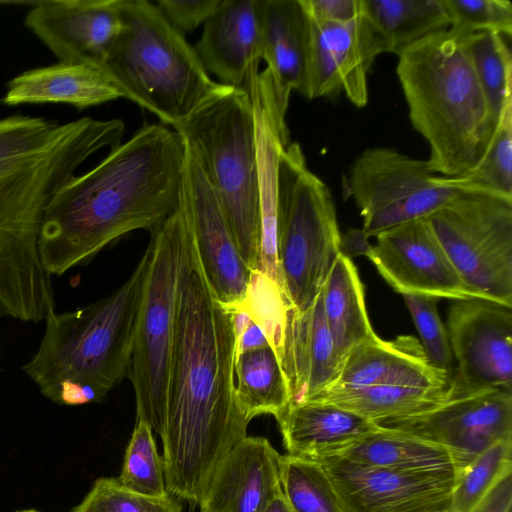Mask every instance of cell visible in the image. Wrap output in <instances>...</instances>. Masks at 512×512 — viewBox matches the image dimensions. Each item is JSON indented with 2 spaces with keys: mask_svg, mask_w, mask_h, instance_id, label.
Wrapping results in <instances>:
<instances>
[{
  "mask_svg": "<svg viewBox=\"0 0 512 512\" xmlns=\"http://www.w3.org/2000/svg\"><path fill=\"white\" fill-rule=\"evenodd\" d=\"M179 203L218 302L229 312H245L251 270L212 186L187 148Z\"/></svg>",
  "mask_w": 512,
  "mask_h": 512,
  "instance_id": "4fadbf2b",
  "label": "cell"
},
{
  "mask_svg": "<svg viewBox=\"0 0 512 512\" xmlns=\"http://www.w3.org/2000/svg\"><path fill=\"white\" fill-rule=\"evenodd\" d=\"M287 454L316 460L371 432L377 423L323 402L292 403L276 419Z\"/></svg>",
  "mask_w": 512,
  "mask_h": 512,
  "instance_id": "d4e9b609",
  "label": "cell"
},
{
  "mask_svg": "<svg viewBox=\"0 0 512 512\" xmlns=\"http://www.w3.org/2000/svg\"><path fill=\"white\" fill-rule=\"evenodd\" d=\"M124 131L120 119H0V317L39 322L55 310L38 248L45 209L87 160L119 145Z\"/></svg>",
  "mask_w": 512,
  "mask_h": 512,
  "instance_id": "7a4b0ae2",
  "label": "cell"
},
{
  "mask_svg": "<svg viewBox=\"0 0 512 512\" xmlns=\"http://www.w3.org/2000/svg\"><path fill=\"white\" fill-rule=\"evenodd\" d=\"M428 219L466 285L512 306V199L468 192Z\"/></svg>",
  "mask_w": 512,
  "mask_h": 512,
  "instance_id": "8fae6325",
  "label": "cell"
},
{
  "mask_svg": "<svg viewBox=\"0 0 512 512\" xmlns=\"http://www.w3.org/2000/svg\"><path fill=\"white\" fill-rule=\"evenodd\" d=\"M307 16L320 22H347L362 15V0H301Z\"/></svg>",
  "mask_w": 512,
  "mask_h": 512,
  "instance_id": "60d3db41",
  "label": "cell"
},
{
  "mask_svg": "<svg viewBox=\"0 0 512 512\" xmlns=\"http://www.w3.org/2000/svg\"><path fill=\"white\" fill-rule=\"evenodd\" d=\"M121 28L102 67L123 92L172 127L229 86L212 80L198 54L156 4L120 0Z\"/></svg>",
  "mask_w": 512,
  "mask_h": 512,
  "instance_id": "8992f818",
  "label": "cell"
},
{
  "mask_svg": "<svg viewBox=\"0 0 512 512\" xmlns=\"http://www.w3.org/2000/svg\"><path fill=\"white\" fill-rule=\"evenodd\" d=\"M279 478L283 495L294 512H344L318 461L280 455Z\"/></svg>",
  "mask_w": 512,
  "mask_h": 512,
  "instance_id": "1f68e13d",
  "label": "cell"
},
{
  "mask_svg": "<svg viewBox=\"0 0 512 512\" xmlns=\"http://www.w3.org/2000/svg\"><path fill=\"white\" fill-rule=\"evenodd\" d=\"M25 26L59 60L102 67L121 28L120 0H40Z\"/></svg>",
  "mask_w": 512,
  "mask_h": 512,
  "instance_id": "ac0fdd59",
  "label": "cell"
},
{
  "mask_svg": "<svg viewBox=\"0 0 512 512\" xmlns=\"http://www.w3.org/2000/svg\"><path fill=\"white\" fill-rule=\"evenodd\" d=\"M119 98L125 96L103 67L58 62L26 70L12 78L1 103L7 106L61 103L81 110Z\"/></svg>",
  "mask_w": 512,
  "mask_h": 512,
  "instance_id": "cb8c5ba5",
  "label": "cell"
},
{
  "mask_svg": "<svg viewBox=\"0 0 512 512\" xmlns=\"http://www.w3.org/2000/svg\"><path fill=\"white\" fill-rule=\"evenodd\" d=\"M377 424L441 445L466 466L493 444L512 437V391L450 399L424 413Z\"/></svg>",
  "mask_w": 512,
  "mask_h": 512,
  "instance_id": "e0dca14e",
  "label": "cell"
},
{
  "mask_svg": "<svg viewBox=\"0 0 512 512\" xmlns=\"http://www.w3.org/2000/svg\"><path fill=\"white\" fill-rule=\"evenodd\" d=\"M323 311L335 353H348L375 334L365 305L364 288L351 258L340 252L321 288Z\"/></svg>",
  "mask_w": 512,
  "mask_h": 512,
  "instance_id": "4316f807",
  "label": "cell"
},
{
  "mask_svg": "<svg viewBox=\"0 0 512 512\" xmlns=\"http://www.w3.org/2000/svg\"><path fill=\"white\" fill-rule=\"evenodd\" d=\"M342 245L331 191L308 169L300 145L290 141L278 166V263L291 308L303 312L311 305Z\"/></svg>",
  "mask_w": 512,
  "mask_h": 512,
  "instance_id": "ba28073f",
  "label": "cell"
},
{
  "mask_svg": "<svg viewBox=\"0 0 512 512\" xmlns=\"http://www.w3.org/2000/svg\"><path fill=\"white\" fill-rule=\"evenodd\" d=\"M262 71L279 110L286 114L292 91H300L305 74L309 20L301 0H261Z\"/></svg>",
  "mask_w": 512,
  "mask_h": 512,
  "instance_id": "603a6c76",
  "label": "cell"
},
{
  "mask_svg": "<svg viewBox=\"0 0 512 512\" xmlns=\"http://www.w3.org/2000/svg\"><path fill=\"white\" fill-rule=\"evenodd\" d=\"M512 437L475 457L459 473L448 512H474L496 484L512 474Z\"/></svg>",
  "mask_w": 512,
  "mask_h": 512,
  "instance_id": "d6a6232c",
  "label": "cell"
},
{
  "mask_svg": "<svg viewBox=\"0 0 512 512\" xmlns=\"http://www.w3.org/2000/svg\"><path fill=\"white\" fill-rule=\"evenodd\" d=\"M430 512H448V508L447 509L434 510V511H430Z\"/></svg>",
  "mask_w": 512,
  "mask_h": 512,
  "instance_id": "bcb514c9",
  "label": "cell"
},
{
  "mask_svg": "<svg viewBox=\"0 0 512 512\" xmlns=\"http://www.w3.org/2000/svg\"><path fill=\"white\" fill-rule=\"evenodd\" d=\"M173 128L212 186L245 264L257 270L260 184L249 92L229 86Z\"/></svg>",
  "mask_w": 512,
  "mask_h": 512,
  "instance_id": "52a82bcc",
  "label": "cell"
},
{
  "mask_svg": "<svg viewBox=\"0 0 512 512\" xmlns=\"http://www.w3.org/2000/svg\"><path fill=\"white\" fill-rule=\"evenodd\" d=\"M446 330L457 364L446 400L512 391V306L479 298L457 300L448 311Z\"/></svg>",
  "mask_w": 512,
  "mask_h": 512,
  "instance_id": "7c38bea8",
  "label": "cell"
},
{
  "mask_svg": "<svg viewBox=\"0 0 512 512\" xmlns=\"http://www.w3.org/2000/svg\"><path fill=\"white\" fill-rule=\"evenodd\" d=\"M344 187L363 218L360 231L366 239L428 218L463 194L482 191L463 177L433 173L426 160L381 146L367 148L354 159Z\"/></svg>",
  "mask_w": 512,
  "mask_h": 512,
  "instance_id": "30bf717a",
  "label": "cell"
},
{
  "mask_svg": "<svg viewBox=\"0 0 512 512\" xmlns=\"http://www.w3.org/2000/svg\"><path fill=\"white\" fill-rule=\"evenodd\" d=\"M186 147L160 124H144L48 203L38 248L46 272L60 276L122 236L160 226L178 207Z\"/></svg>",
  "mask_w": 512,
  "mask_h": 512,
  "instance_id": "3957f363",
  "label": "cell"
},
{
  "mask_svg": "<svg viewBox=\"0 0 512 512\" xmlns=\"http://www.w3.org/2000/svg\"><path fill=\"white\" fill-rule=\"evenodd\" d=\"M288 306L282 291L274 282L259 270L251 271L245 312L261 328L277 355Z\"/></svg>",
  "mask_w": 512,
  "mask_h": 512,
  "instance_id": "74e56055",
  "label": "cell"
},
{
  "mask_svg": "<svg viewBox=\"0 0 512 512\" xmlns=\"http://www.w3.org/2000/svg\"><path fill=\"white\" fill-rule=\"evenodd\" d=\"M176 497H152L134 492L118 478H98L88 494L71 512H181Z\"/></svg>",
  "mask_w": 512,
  "mask_h": 512,
  "instance_id": "d590c367",
  "label": "cell"
},
{
  "mask_svg": "<svg viewBox=\"0 0 512 512\" xmlns=\"http://www.w3.org/2000/svg\"><path fill=\"white\" fill-rule=\"evenodd\" d=\"M222 0H158L156 6L165 19L182 35L204 24Z\"/></svg>",
  "mask_w": 512,
  "mask_h": 512,
  "instance_id": "ab89813d",
  "label": "cell"
},
{
  "mask_svg": "<svg viewBox=\"0 0 512 512\" xmlns=\"http://www.w3.org/2000/svg\"><path fill=\"white\" fill-rule=\"evenodd\" d=\"M262 512H294V510L288 504L281 489V491L267 504Z\"/></svg>",
  "mask_w": 512,
  "mask_h": 512,
  "instance_id": "ee69618b",
  "label": "cell"
},
{
  "mask_svg": "<svg viewBox=\"0 0 512 512\" xmlns=\"http://www.w3.org/2000/svg\"><path fill=\"white\" fill-rule=\"evenodd\" d=\"M184 227L179 203L151 231V258L128 372L135 392L137 421L146 422L160 437L166 419Z\"/></svg>",
  "mask_w": 512,
  "mask_h": 512,
  "instance_id": "9c48e42d",
  "label": "cell"
},
{
  "mask_svg": "<svg viewBox=\"0 0 512 512\" xmlns=\"http://www.w3.org/2000/svg\"><path fill=\"white\" fill-rule=\"evenodd\" d=\"M234 372L236 403L248 423L263 414L278 419L291 404L288 379L270 344L239 353Z\"/></svg>",
  "mask_w": 512,
  "mask_h": 512,
  "instance_id": "f1b7e54d",
  "label": "cell"
},
{
  "mask_svg": "<svg viewBox=\"0 0 512 512\" xmlns=\"http://www.w3.org/2000/svg\"><path fill=\"white\" fill-rule=\"evenodd\" d=\"M362 238V253L382 278L401 295L484 299L462 280L438 240L428 218L417 219L376 236L375 245ZM486 300V299H485Z\"/></svg>",
  "mask_w": 512,
  "mask_h": 512,
  "instance_id": "5bb4252c",
  "label": "cell"
},
{
  "mask_svg": "<svg viewBox=\"0 0 512 512\" xmlns=\"http://www.w3.org/2000/svg\"><path fill=\"white\" fill-rule=\"evenodd\" d=\"M449 381L447 373L430 364L414 336L385 341L375 333L348 353L332 385L447 389Z\"/></svg>",
  "mask_w": 512,
  "mask_h": 512,
  "instance_id": "7402d4cb",
  "label": "cell"
},
{
  "mask_svg": "<svg viewBox=\"0 0 512 512\" xmlns=\"http://www.w3.org/2000/svg\"><path fill=\"white\" fill-rule=\"evenodd\" d=\"M362 13L379 35L384 53L396 55L450 27L441 0H362Z\"/></svg>",
  "mask_w": 512,
  "mask_h": 512,
  "instance_id": "f546056e",
  "label": "cell"
},
{
  "mask_svg": "<svg viewBox=\"0 0 512 512\" xmlns=\"http://www.w3.org/2000/svg\"><path fill=\"white\" fill-rule=\"evenodd\" d=\"M319 462L344 512H430L447 509L458 476L410 474L336 455Z\"/></svg>",
  "mask_w": 512,
  "mask_h": 512,
  "instance_id": "2e32d148",
  "label": "cell"
},
{
  "mask_svg": "<svg viewBox=\"0 0 512 512\" xmlns=\"http://www.w3.org/2000/svg\"><path fill=\"white\" fill-rule=\"evenodd\" d=\"M152 431L146 422L137 421L118 479L134 492L161 497L170 493L166 490L163 460Z\"/></svg>",
  "mask_w": 512,
  "mask_h": 512,
  "instance_id": "836d02e7",
  "label": "cell"
},
{
  "mask_svg": "<svg viewBox=\"0 0 512 512\" xmlns=\"http://www.w3.org/2000/svg\"><path fill=\"white\" fill-rule=\"evenodd\" d=\"M512 474L502 478L474 512H511Z\"/></svg>",
  "mask_w": 512,
  "mask_h": 512,
  "instance_id": "b9f144b4",
  "label": "cell"
},
{
  "mask_svg": "<svg viewBox=\"0 0 512 512\" xmlns=\"http://www.w3.org/2000/svg\"><path fill=\"white\" fill-rule=\"evenodd\" d=\"M278 357L291 404L310 400L336 381L342 364L326 324L321 291L303 312L287 307Z\"/></svg>",
  "mask_w": 512,
  "mask_h": 512,
  "instance_id": "44dd1931",
  "label": "cell"
},
{
  "mask_svg": "<svg viewBox=\"0 0 512 512\" xmlns=\"http://www.w3.org/2000/svg\"><path fill=\"white\" fill-rule=\"evenodd\" d=\"M450 27L467 33L512 34V3L508 0H441Z\"/></svg>",
  "mask_w": 512,
  "mask_h": 512,
  "instance_id": "f35d334b",
  "label": "cell"
},
{
  "mask_svg": "<svg viewBox=\"0 0 512 512\" xmlns=\"http://www.w3.org/2000/svg\"><path fill=\"white\" fill-rule=\"evenodd\" d=\"M461 32L488 107L498 124L503 110L512 103V55L507 36L490 31Z\"/></svg>",
  "mask_w": 512,
  "mask_h": 512,
  "instance_id": "4dcf8cb0",
  "label": "cell"
},
{
  "mask_svg": "<svg viewBox=\"0 0 512 512\" xmlns=\"http://www.w3.org/2000/svg\"><path fill=\"white\" fill-rule=\"evenodd\" d=\"M150 258L148 244L130 277L110 295L47 316L39 348L23 366L43 396L67 406L100 402L128 377Z\"/></svg>",
  "mask_w": 512,
  "mask_h": 512,
  "instance_id": "277c9868",
  "label": "cell"
},
{
  "mask_svg": "<svg viewBox=\"0 0 512 512\" xmlns=\"http://www.w3.org/2000/svg\"><path fill=\"white\" fill-rule=\"evenodd\" d=\"M396 74L413 128L426 140L430 170L461 177L484 156L497 122L463 42L448 28L403 50Z\"/></svg>",
  "mask_w": 512,
  "mask_h": 512,
  "instance_id": "5b68a950",
  "label": "cell"
},
{
  "mask_svg": "<svg viewBox=\"0 0 512 512\" xmlns=\"http://www.w3.org/2000/svg\"><path fill=\"white\" fill-rule=\"evenodd\" d=\"M195 50L221 84L247 91L262 60L261 0H222Z\"/></svg>",
  "mask_w": 512,
  "mask_h": 512,
  "instance_id": "d6986e66",
  "label": "cell"
},
{
  "mask_svg": "<svg viewBox=\"0 0 512 512\" xmlns=\"http://www.w3.org/2000/svg\"><path fill=\"white\" fill-rule=\"evenodd\" d=\"M279 457L266 438L246 436L218 464L200 512H262L281 491Z\"/></svg>",
  "mask_w": 512,
  "mask_h": 512,
  "instance_id": "ffe728a7",
  "label": "cell"
},
{
  "mask_svg": "<svg viewBox=\"0 0 512 512\" xmlns=\"http://www.w3.org/2000/svg\"><path fill=\"white\" fill-rule=\"evenodd\" d=\"M235 358L233 313L209 286L185 219L160 437L166 490L178 498L199 504L220 461L247 436L235 399Z\"/></svg>",
  "mask_w": 512,
  "mask_h": 512,
  "instance_id": "6da1fadb",
  "label": "cell"
},
{
  "mask_svg": "<svg viewBox=\"0 0 512 512\" xmlns=\"http://www.w3.org/2000/svg\"><path fill=\"white\" fill-rule=\"evenodd\" d=\"M18 512H38V511L31 509V510H23V511H18Z\"/></svg>",
  "mask_w": 512,
  "mask_h": 512,
  "instance_id": "7dc6e473",
  "label": "cell"
},
{
  "mask_svg": "<svg viewBox=\"0 0 512 512\" xmlns=\"http://www.w3.org/2000/svg\"><path fill=\"white\" fill-rule=\"evenodd\" d=\"M332 455L410 474L458 476L465 467L456 454L441 445L380 425Z\"/></svg>",
  "mask_w": 512,
  "mask_h": 512,
  "instance_id": "484cf974",
  "label": "cell"
},
{
  "mask_svg": "<svg viewBox=\"0 0 512 512\" xmlns=\"http://www.w3.org/2000/svg\"><path fill=\"white\" fill-rule=\"evenodd\" d=\"M269 344L261 328L251 318L243 331L236 336V356L246 350Z\"/></svg>",
  "mask_w": 512,
  "mask_h": 512,
  "instance_id": "7bdbcfd3",
  "label": "cell"
},
{
  "mask_svg": "<svg viewBox=\"0 0 512 512\" xmlns=\"http://www.w3.org/2000/svg\"><path fill=\"white\" fill-rule=\"evenodd\" d=\"M418 330L421 346L432 366L448 374L451 379L454 359L446 327L438 314V298L424 295H402Z\"/></svg>",
  "mask_w": 512,
  "mask_h": 512,
  "instance_id": "8d00e7d4",
  "label": "cell"
},
{
  "mask_svg": "<svg viewBox=\"0 0 512 512\" xmlns=\"http://www.w3.org/2000/svg\"><path fill=\"white\" fill-rule=\"evenodd\" d=\"M446 390L393 385H331L308 401L329 403L380 423L429 411L446 400Z\"/></svg>",
  "mask_w": 512,
  "mask_h": 512,
  "instance_id": "83f0119b",
  "label": "cell"
},
{
  "mask_svg": "<svg viewBox=\"0 0 512 512\" xmlns=\"http://www.w3.org/2000/svg\"><path fill=\"white\" fill-rule=\"evenodd\" d=\"M309 20V41L302 87L309 100L344 93L358 108L368 103V73L384 53L379 35L363 15L347 22Z\"/></svg>",
  "mask_w": 512,
  "mask_h": 512,
  "instance_id": "9a60e30c",
  "label": "cell"
},
{
  "mask_svg": "<svg viewBox=\"0 0 512 512\" xmlns=\"http://www.w3.org/2000/svg\"><path fill=\"white\" fill-rule=\"evenodd\" d=\"M33 1H4V0H0V4H22V5H25V4H28V5H31Z\"/></svg>",
  "mask_w": 512,
  "mask_h": 512,
  "instance_id": "f6af8a7d",
  "label": "cell"
},
{
  "mask_svg": "<svg viewBox=\"0 0 512 512\" xmlns=\"http://www.w3.org/2000/svg\"><path fill=\"white\" fill-rule=\"evenodd\" d=\"M461 177L484 192L512 199V103L503 110L480 162Z\"/></svg>",
  "mask_w": 512,
  "mask_h": 512,
  "instance_id": "e575fe53",
  "label": "cell"
}]
</instances>
